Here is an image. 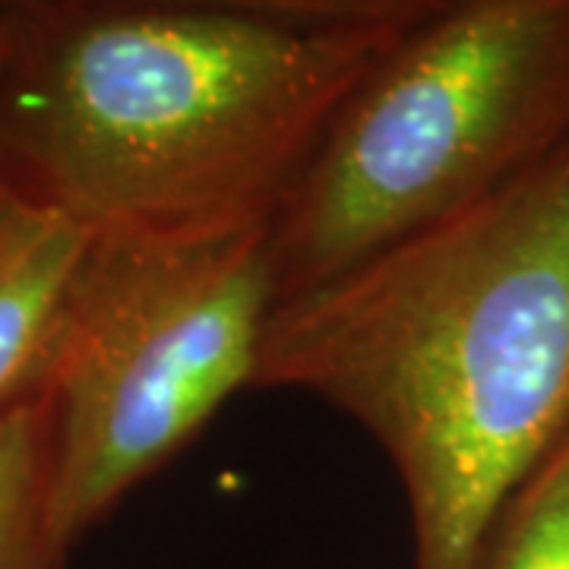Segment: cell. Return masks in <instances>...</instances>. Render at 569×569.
Returning a JSON list of instances; mask_svg holds the SVG:
<instances>
[{
    "label": "cell",
    "mask_w": 569,
    "mask_h": 569,
    "mask_svg": "<svg viewBox=\"0 0 569 569\" xmlns=\"http://www.w3.org/2000/svg\"><path fill=\"white\" fill-rule=\"evenodd\" d=\"M569 142V0H433L269 224L279 301L485 203Z\"/></svg>",
    "instance_id": "3"
},
{
    "label": "cell",
    "mask_w": 569,
    "mask_h": 569,
    "mask_svg": "<svg viewBox=\"0 0 569 569\" xmlns=\"http://www.w3.org/2000/svg\"><path fill=\"white\" fill-rule=\"evenodd\" d=\"M51 519V408L29 399L0 415V569H73Z\"/></svg>",
    "instance_id": "6"
},
{
    "label": "cell",
    "mask_w": 569,
    "mask_h": 569,
    "mask_svg": "<svg viewBox=\"0 0 569 569\" xmlns=\"http://www.w3.org/2000/svg\"><path fill=\"white\" fill-rule=\"evenodd\" d=\"M269 224L92 231L44 387L70 548L257 387L279 305Z\"/></svg>",
    "instance_id": "4"
},
{
    "label": "cell",
    "mask_w": 569,
    "mask_h": 569,
    "mask_svg": "<svg viewBox=\"0 0 569 569\" xmlns=\"http://www.w3.org/2000/svg\"><path fill=\"white\" fill-rule=\"evenodd\" d=\"M468 569H569V427L509 490Z\"/></svg>",
    "instance_id": "7"
},
{
    "label": "cell",
    "mask_w": 569,
    "mask_h": 569,
    "mask_svg": "<svg viewBox=\"0 0 569 569\" xmlns=\"http://www.w3.org/2000/svg\"><path fill=\"white\" fill-rule=\"evenodd\" d=\"M253 389L365 427L415 569H468L493 512L569 427V142L497 197L279 301Z\"/></svg>",
    "instance_id": "2"
},
{
    "label": "cell",
    "mask_w": 569,
    "mask_h": 569,
    "mask_svg": "<svg viewBox=\"0 0 569 569\" xmlns=\"http://www.w3.org/2000/svg\"><path fill=\"white\" fill-rule=\"evenodd\" d=\"M433 0L3 3L0 187L89 231L272 222Z\"/></svg>",
    "instance_id": "1"
},
{
    "label": "cell",
    "mask_w": 569,
    "mask_h": 569,
    "mask_svg": "<svg viewBox=\"0 0 569 569\" xmlns=\"http://www.w3.org/2000/svg\"><path fill=\"white\" fill-rule=\"evenodd\" d=\"M92 231L0 193V415L44 396Z\"/></svg>",
    "instance_id": "5"
},
{
    "label": "cell",
    "mask_w": 569,
    "mask_h": 569,
    "mask_svg": "<svg viewBox=\"0 0 569 569\" xmlns=\"http://www.w3.org/2000/svg\"><path fill=\"white\" fill-rule=\"evenodd\" d=\"M7 48H10V26H7V10L0 3V67H3V58H7ZM3 193V187H0Z\"/></svg>",
    "instance_id": "8"
}]
</instances>
